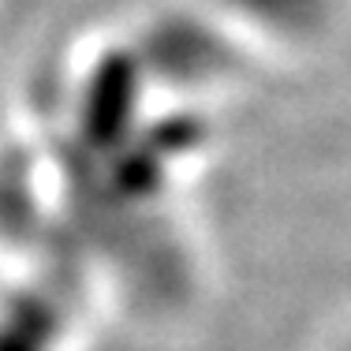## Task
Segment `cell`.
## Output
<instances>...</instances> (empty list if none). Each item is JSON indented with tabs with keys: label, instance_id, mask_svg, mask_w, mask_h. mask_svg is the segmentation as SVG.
I'll return each mask as SVG.
<instances>
[{
	"label": "cell",
	"instance_id": "1",
	"mask_svg": "<svg viewBox=\"0 0 351 351\" xmlns=\"http://www.w3.org/2000/svg\"><path fill=\"white\" fill-rule=\"evenodd\" d=\"M202 8H210L239 38L299 49L329 34L337 0H202Z\"/></svg>",
	"mask_w": 351,
	"mask_h": 351
}]
</instances>
